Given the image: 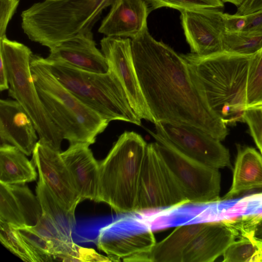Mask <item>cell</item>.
<instances>
[{"instance_id":"6da1fadb","label":"cell","mask_w":262,"mask_h":262,"mask_svg":"<svg viewBox=\"0 0 262 262\" xmlns=\"http://www.w3.org/2000/svg\"><path fill=\"white\" fill-rule=\"evenodd\" d=\"M131 39L136 73L155 122L192 125L225 139L226 125L195 86L181 55L153 38L147 27Z\"/></svg>"},{"instance_id":"7a4b0ae2","label":"cell","mask_w":262,"mask_h":262,"mask_svg":"<svg viewBox=\"0 0 262 262\" xmlns=\"http://www.w3.org/2000/svg\"><path fill=\"white\" fill-rule=\"evenodd\" d=\"M181 55L195 86L225 124L244 121L252 55L226 51L207 56L191 53Z\"/></svg>"},{"instance_id":"3957f363","label":"cell","mask_w":262,"mask_h":262,"mask_svg":"<svg viewBox=\"0 0 262 262\" xmlns=\"http://www.w3.org/2000/svg\"><path fill=\"white\" fill-rule=\"evenodd\" d=\"M30 69L42 105L63 139L70 143H94L109 122L83 103L52 74L46 58L32 55Z\"/></svg>"},{"instance_id":"277c9868","label":"cell","mask_w":262,"mask_h":262,"mask_svg":"<svg viewBox=\"0 0 262 262\" xmlns=\"http://www.w3.org/2000/svg\"><path fill=\"white\" fill-rule=\"evenodd\" d=\"M117 0H45L21 14V27L33 41L50 48L92 31L104 9Z\"/></svg>"},{"instance_id":"5b68a950","label":"cell","mask_w":262,"mask_h":262,"mask_svg":"<svg viewBox=\"0 0 262 262\" xmlns=\"http://www.w3.org/2000/svg\"><path fill=\"white\" fill-rule=\"evenodd\" d=\"M147 144L133 131H125L100 161L96 202L117 213L136 211L139 183Z\"/></svg>"},{"instance_id":"8992f818","label":"cell","mask_w":262,"mask_h":262,"mask_svg":"<svg viewBox=\"0 0 262 262\" xmlns=\"http://www.w3.org/2000/svg\"><path fill=\"white\" fill-rule=\"evenodd\" d=\"M55 78L83 103L108 122L120 120L141 125L126 92L112 69L104 73L84 71L61 61L47 59Z\"/></svg>"},{"instance_id":"52a82bcc","label":"cell","mask_w":262,"mask_h":262,"mask_svg":"<svg viewBox=\"0 0 262 262\" xmlns=\"http://www.w3.org/2000/svg\"><path fill=\"white\" fill-rule=\"evenodd\" d=\"M0 57L6 66L9 96L26 111L34 125L41 143L60 151L62 135L50 118L37 92L30 69L33 55L22 43L11 40L6 36L1 38Z\"/></svg>"},{"instance_id":"ba28073f","label":"cell","mask_w":262,"mask_h":262,"mask_svg":"<svg viewBox=\"0 0 262 262\" xmlns=\"http://www.w3.org/2000/svg\"><path fill=\"white\" fill-rule=\"evenodd\" d=\"M154 231L142 211L123 214L99 231L96 244L110 260L144 262L156 243Z\"/></svg>"},{"instance_id":"9c48e42d","label":"cell","mask_w":262,"mask_h":262,"mask_svg":"<svg viewBox=\"0 0 262 262\" xmlns=\"http://www.w3.org/2000/svg\"><path fill=\"white\" fill-rule=\"evenodd\" d=\"M156 133L149 132L157 142L216 168L231 167L228 150L221 141L192 125L166 121L155 123Z\"/></svg>"},{"instance_id":"30bf717a","label":"cell","mask_w":262,"mask_h":262,"mask_svg":"<svg viewBox=\"0 0 262 262\" xmlns=\"http://www.w3.org/2000/svg\"><path fill=\"white\" fill-rule=\"evenodd\" d=\"M154 144L188 202L209 203L221 200V174L218 168L190 158L167 145L158 142Z\"/></svg>"},{"instance_id":"8fae6325","label":"cell","mask_w":262,"mask_h":262,"mask_svg":"<svg viewBox=\"0 0 262 262\" xmlns=\"http://www.w3.org/2000/svg\"><path fill=\"white\" fill-rule=\"evenodd\" d=\"M188 202L179 183L154 143L147 144L140 180L136 211Z\"/></svg>"},{"instance_id":"7c38bea8","label":"cell","mask_w":262,"mask_h":262,"mask_svg":"<svg viewBox=\"0 0 262 262\" xmlns=\"http://www.w3.org/2000/svg\"><path fill=\"white\" fill-rule=\"evenodd\" d=\"M101 51L126 92L129 103L141 119L155 121L143 94L136 73L129 38L107 37L100 41Z\"/></svg>"},{"instance_id":"4fadbf2b","label":"cell","mask_w":262,"mask_h":262,"mask_svg":"<svg viewBox=\"0 0 262 262\" xmlns=\"http://www.w3.org/2000/svg\"><path fill=\"white\" fill-rule=\"evenodd\" d=\"M221 9L201 8L181 12V20L191 53L207 56L224 51L226 32Z\"/></svg>"},{"instance_id":"5bb4252c","label":"cell","mask_w":262,"mask_h":262,"mask_svg":"<svg viewBox=\"0 0 262 262\" xmlns=\"http://www.w3.org/2000/svg\"><path fill=\"white\" fill-rule=\"evenodd\" d=\"M60 151L37 142L31 161L37 167L50 190L67 210L75 213L81 202L72 178L61 156Z\"/></svg>"},{"instance_id":"9a60e30c","label":"cell","mask_w":262,"mask_h":262,"mask_svg":"<svg viewBox=\"0 0 262 262\" xmlns=\"http://www.w3.org/2000/svg\"><path fill=\"white\" fill-rule=\"evenodd\" d=\"M49 49L46 58L49 60L92 72L104 73L109 70L105 57L96 47L92 31L78 34Z\"/></svg>"},{"instance_id":"2e32d148","label":"cell","mask_w":262,"mask_h":262,"mask_svg":"<svg viewBox=\"0 0 262 262\" xmlns=\"http://www.w3.org/2000/svg\"><path fill=\"white\" fill-rule=\"evenodd\" d=\"M31 118L15 100H0V146H14L27 156L33 152L37 141Z\"/></svg>"},{"instance_id":"e0dca14e","label":"cell","mask_w":262,"mask_h":262,"mask_svg":"<svg viewBox=\"0 0 262 262\" xmlns=\"http://www.w3.org/2000/svg\"><path fill=\"white\" fill-rule=\"evenodd\" d=\"M149 9L146 0H117L101 22L98 32L107 37L132 39L147 27Z\"/></svg>"},{"instance_id":"ac0fdd59","label":"cell","mask_w":262,"mask_h":262,"mask_svg":"<svg viewBox=\"0 0 262 262\" xmlns=\"http://www.w3.org/2000/svg\"><path fill=\"white\" fill-rule=\"evenodd\" d=\"M89 144H71L61 156L72 178L80 201H96L99 182V164L95 159Z\"/></svg>"},{"instance_id":"d6986e66","label":"cell","mask_w":262,"mask_h":262,"mask_svg":"<svg viewBox=\"0 0 262 262\" xmlns=\"http://www.w3.org/2000/svg\"><path fill=\"white\" fill-rule=\"evenodd\" d=\"M226 221L206 223L184 251L182 262H212L223 255L235 239Z\"/></svg>"},{"instance_id":"ffe728a7","label":"cell","mask_w":262,"mask_h":262,"mask_svg":"<svg viewBox=\"0 0 262 262\" xmlns=\"http://www.w3.org/2000/svg\"><path fill=\"white\" fill-rule=\"evenodd\" d=\"M262 188V155L254 148L239 149L231 186L221 199L227 201L243 192Z\"/></svg>"},{"instance_id":"44dd1931","label":"cell","mask_w":262,"mask_h":262,"mask_svg":"<svg viewBox=\"0 0 262 262\" xmlns=\"http://www.w3.org/2000/svg\"><path fill=\"white\" fill-rule=\"evenodd\" d=\"M206 223L177 226L167 236L155 244L146 255L145 262H182L186 248Z\"/></svg>"},{"instance_id":"7402d4cb","label":"cell","mask_w":262,"mask_h":262,"mask_svg":"<svg viewBox=\"0 0 262 262\" xmlns=\"http://www.w3.org/2000/svg\"><path fill=\"white\" fill-rule=\"evenodd\" d=\"M25 155L14 146H0V183L24 184L36 180L35 166Z\"/></svg>"},{"instance_id":"603a6c76","label":"cell","mask_w":262,"mask_h":262,"mask_svg":"<svg viewBox=\"0 0 262 262\" xmlns=\"http://www.w3.org/2000/svg\"><path fill=\"white\" fill-rule=\"evenodd\" d=\"M36 193L42 213L54 222L69 240L73 241L72 233L76 224L75 213L67 210L61 205L40 176L36 188Z\"/></svg>"},{"instance_id":"cb8c5ba5","label":"cell","mask_w":262,"mask_h":262,"mask_svg":"<svg viewBox=\"0 0 262 262\" xmlns=\"http://www.w3.org/2000/svg\"><path fill=\"white\" fill-rule=\"evenodd\" d=\"M222 43L224 51L252 55L262 48V31L225 32L222 36Z\"/></svg>"},{"instance_id":"d4e9b609","label":"cell","mask_w":262,"mask_h":262,"mask_svg":"<svg viewBox=\"0 0 262 262\" xmlns=\"http://www.w3.org/2000/svg\"><path fill=\"white\" fill-rule=\"evenodd\" d=\"M262 105V48L252 55L247 82L246 108Z\"/></svg>"},{"instance_id":"484cf974","label":"cell","mask_w":262,"mask_h":262,"mask_svg":"<svg viewBox=\"0 0 262 262\" xmlns=\"http://www.w3.org/2000/svg\"><path fill=\"white\" fill-rule=\"evenodd\" d=\"M0 221L14 228L26 226L17 200L9 185L0 183Z\"/></svg>"},{"instance_id":"4316f807","label":"cell","mask_w":262,"mask_h":262,"mask_svg":"<svg viewBox=\"0 0 262 262\" xmlns=\"http://www.w3.org/2000/svg\"><path fill=\"white\" fill-rule=\"evenodd\" d=\"M9 185L17 200L26 226H34L42 214L41 208L37 197L25 184Z\"/></svg>"},{"instance_id":"83f0119b","label":"cell","mask_w":262,"mask_h":262,"mask_svg":"<svg viewBox=\"0 0 262 262\" xmlns=\"http://www.w3.org/2000/svg\"><path fill=\"white\" fill-rule=\"evenodd\" d=\"M223 261H261L262 252L258 245L248 237L234 241L223 254Z\"/></svg>"},{"instance_id":"f1b7e54d","label":"cell","mask_w":262,"mask_h":262,"mask_svg":"<svg viewBox=\"0 0 262 262\" xmlns=\"http://www.w3.org/2000/svg\"><path fill=\"white\" fill-rule=\"evenodd\" d=\"M35 262L53 261L54 244L27 227L17 228Z\"/></svg>"},{"instance_id":"f546056e","label":"cell","mask_w":262,"mask_h":262,"mask_svg":"<svg viewBox=\"0 0 262 262\" xmlns=\"http://www.w3.org/2000/svg\"><path fill=\"white\" fill-rule=\"evenodd\" d=\"M0 241L13 254L26 262H35L17 228L0 221Z\"/></svg>"},{"instance_id":"4dcf8cb0","label":"cell","mask_w":262,"mask_h":262,"mask_svg":"<svg viewBox=\"0 0 262 262\" xmlns=\"http://www.w3.org/2000/svg\"><path fill=\"white\" fill-rule=\"evenodd\" d=\"M230 225L237 236L252 239L259 247L262 252V214H249L230 221Z\"/></svg>"},{"instance_id":"1f68e13d","label":"cell","mask_w":262,"mask_h":262,"mask_svg":"<svg viewBox=\"0 0 262 262\" xmlns=\"http://www.w3.org/2000/svg\"><path fill=\"white\" fill-rule=\"evenodd\" d=\"M150 6L151 10L161 7H169L180 12L190 9L217 8L224 7L221 0H146Z\"/></svg>"},{"instance_id":"d6a6232c","label":"cell","mask_w":262,"mask_h":262,"mask_svg":"<svg viewBox=\"0 0 262 262\" xmlns=\"http://www.w3.org/2000/svg\"><path fill=\"white\" fill-rule=\"evenodd\" d=\"M27 227L42 237L52 242L54 244V247L64 242L72 241L69 240L54 222L43 213L34 226Z\"/></svg>"},{"instance_id":"836d02e7","label":"cell","mask_w":262,"mask_h":262,"mask_svg":"<svg viewBox=\"0 0 262 262\" xmlns=\"http://www.w3.org/2000/svg\"><path fill=\"white\" fill-rule=\"evenodd\" d=\"M244 119L262 155V105L246 108Z\"/></svg>"},{"instance_id":"e575fe53","label":"cell","mask_w":262,"mask_h":262,"mask_svg":"<svg viewBox=\"0 0 262 262\" xmlns=\"http://www.w3.org/2000/svg\"><path fill=\"white\" fill-rule=\"evenodd\" d=\"M20 0H0V38L6 36L7 26Z\"/></svg>"},{"instance_id":"d590c367","label":"cell","mask_w":262,"mask_h":262,"mask_svg":"<svg viewBox=\"0 0 262 262\" xmlns=\"http://www.w3.org/2000/svg\"><path fill=\"white\" fill-rule=\"evenodd\" d=\"M223 20L226 32L236 33L243 30L246 24V16L224 13Z\"/></svg>"},{"instance_id":"8d00e7d4","label":"cell","mask_w":262,"mask_h":262,"mask_svg":"<svg viewBox=\"0 0 262 262\" xmlns=\"http://www.w3.org/2000/svg\"><path fill=\"white\" fill-rule=\"evenodd\" d=\"M246 21L243 31H262V10L246 15Z\"/></svg>"},{"instance_id":"74e56055","label":"cell","mask_w":262,"mask_h":262,"mask_svg":"<svg viewBox=\"0 0 262 262\" xmlns=\"http://www.w3.org/2000/svg\"><path fill=\"white\" fill-rule=\"evenodd\" d=\"M262 10V0H245L239 7L235 14L246 15Z\"/></svg>"},{"instance_id":"f35d334b","label":"cell","mask_w":262,"mask_h":262,"mask_svg":"<svg viewBox=\"0 0 262 262\" xmlns=\"http://www.w3.org/2000/svg\"><path fill=\"white\" fill-rule=\"evenodd\" d=\"M0 66V90L1 92L8 90L9 88L8 80L7 71L5 63L2 57Z\"/></svg>"},{"instance_id":"ab89813d","label":"cell","mask_w":262,"mask_h":262,"mask_svg":"<svg viewBox=\"0 0 262 262\" xmlns=\"http://www.w3.org/2000/svg\"><path fill=\"white\" fill-rule=\"evenodd\" d=\"M223 3H229L239 7L245 0H221Z\"/></svg>"}]
</instances>
